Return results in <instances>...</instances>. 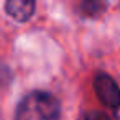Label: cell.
Listing matches in <instances>:
<instances>
[{
	"label": "cell",
	"instance_id": "obj_1",
	"mask_svg": "<svg viewBox=\"0 0 120 120\" xmlns=\"http://www.w3.org/2000/svg\"><path fill=\"white\" fill-rule=\"evenodd\" d=\"M16 120H60V102L50 93L33 91L18 104Z\"/></svg>",
	"mask_w": 120,
	"mask_h": 120
},
{
	"label": "cell",
	"instance_id": "obj_3",
	"mask_svg": "<svg viewBox=\"0 0 120 120\" xmlns=\"http://www.w3.org/2000/svg\"><path fill=\"white\" fill-rule=\"evenodd\" d=\"M5 11L18 23L31 20L36 11V0H7Z\"/></svg>",
	"mask_w": 120,
	"mask_h": 120
},
{
	"label": "cell",
	"instance_id": "obj_5",
	"mask_svg": "<svg viewBox=\"0 0 120 120\" xmlns=\"http://www.w3.org/2000/svg\"><path fill=\"white\" fill-rule=\"evenodd\" d=\"M84 120H110V117L107 115V114H104V112H99V110H93V112H89Z\"/></svg>",
	"mask_w": 120,
	"mask_h": 120
},
{
	"label": "cell",
	"instance_id": "obj_4",
	"mask_svg": "<svg viewBox=\"0 0 120 120\" xmlns=\"http://www.w3.org/2000/svg\"><path fill=\"white\" fill-rule=\"evenodd\" d=\"M107 8V0H80L78 11L81 16L86 18H98Z\"/></svg>",
	"mask_w": 120,
	"mask_h": 120
},
{
	"label": "cell",
	"instance_id": "obj_2",
	"mask_svg": "<svg viewBox=\"0 0 120 120\" xmlns=\"http://www.w3.org/2000/svg\"><path fill=\"white\" fill-rule=\"evenodd\" d=\"M93 86H94L96 96L105 107H110V109L120 107V88L112 76L105 73H99L93 81Z\"/></svg>",
	"mask_w": 120,
	"mask_h": 120
}]
</instances>
